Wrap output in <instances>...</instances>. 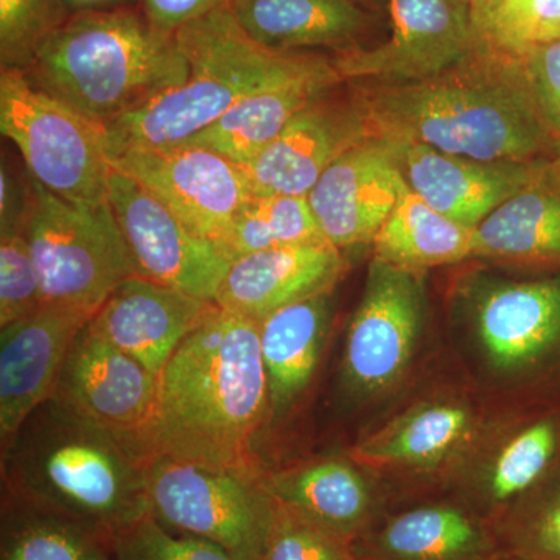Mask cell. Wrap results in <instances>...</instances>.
I'll return each mask as SVG.
<instances>
[{"label":"cell","mask_w":560,"mask_h":560,"mask_svg":"<svg viewBox=\"0 0 560 560\" xmlns=\"http://www.w3.org/2000/svg\"><path fill=\"white\" fill-rule=\"evenodd\" d=\"M270 416L260 324L215 305L165 364L153 418L131 447L142 459L260 474L254 445Z\"/></svg>","instance_id":"1"},{"label":"cell","mask_w":560,"mask_h":560,"mask_svg":"<svg viewBox=\"0 0 560 560\" xmlns=\"http://www.w3.org/2000/svg\"><path fill=\"white\" fill-rule=\"evenodd\" d=\"M374 136L477 161H537L552 149L522 57L481 40L451 69L407 83L349 81Z\"/></svg>","instance_id":"2"},{"label":"cell","mask_w":560,"mask_h":560,"mask_svg":"<svg viewBox=\"0 0 560 560\" xmlns=\"http://www.w3.org/2000/svg\"><path fill=\"white\" fill-rule=\"evenodd\" d=\"M2 497L114 539L150 515L139 453L55 397L2 448Z\"/></svg>","instance_id":"3"},{"label":"cell","mask_w":560,"mask_h":560,"mask_svg":"<svg viewBox=\"0 0 560 560\" xmlns=\"http://www.w3.org/2000/svg\"><path fill=\"white\" fill-rule=\"evenodd\" d=\"M25 72L51 97L106 128L183 84L190 68L176 33L151 24L138 5L70 14Z\"/></svg>","instance_id":"4"},{"label":"cell","mask_w":560,"mask_h":560,"mask_svg":"<svg viewBox=\"0 0 560 560\" xmlns=\"http://www.w3.org/2000/svg\"><path fill=\"white\" fill-rule=\"evenodd\" d=\"M189 77L105 128L109 153L183 145L243 98L305 70L324 55L268 49L250 38L230 2L176 32Z\"/></svg>","instance_id":"5"},{"label":"cell","mask_w":560,"mask_h":560,"mask_svg":"<svg viewBox=\"0 0 560 560\" xmlns=\"http://www.w3.org/2000/svg\"><path fill=\"white\" fill-rule=\"evenodd\" d=\"M31 178L24 232L43 304L97 312L114 289L136 276L130 250L108 202L81 205Z\"/></svg>","instance_id":"6"},{"label":"cell","mask_w":560,"mask_h":560,"mask_svg":"<svg viewBox=\"0 0 560 560\" xmlns=\"http://www.w3.org/2000/svg\"><path fill=\"white\" fill-rule=\"evenodd\" d=\"M0 131L44 189L81 205L108 202L105 128L40 90L25 70H0Z\"/></svg>","instance_id":"7"},{"label":"cell","mask_w":560,"mask_h":560,"mask_svg":"<svg viewBox=\"0 0 560 560\" xmlns=\"http://www.w3.org/2000/svg\"><path fill=\"white\" fill-rule=\"evenodd\" d=\"M150 514L165 528L219 545L237 560H260L278 503L264 474L187 460L143 459Z\"/></svg>","instance_id":"8"},{"label":"cell","mask_w":560,"mask_h":560,"mask_svg":"<svg viewBox=\"0 0 560 560\" xmlns=\"http://www.w3.org/2000/svg\"><path fill=\"white\" fill-rule=\"evenodd\" d=\"M389 35L377 46H353L331 55L349 81L407 83L430 79L466 58L481 39L469 0H388Z\"/></svg>","instance_id":"9"},{"label":"cell","mask_w":560,"mask_h":560,"mask_svg":"<svg viewBox=\"0 0 560 560\" xmlns=\"http://www.w3.org/2000/svg\"><path fill=\"white\" fill-rule=\"evenodd\" d=\"M108 205L127 242L136 276L213 302L231 260L138 180L110 172Z\"/></svg>","instance_id":"10"},{"label":"cell","mask_w":560,"mask_h":560,"mask_svg":"<svg viewBox=\"0 0 560 560\" xmlns=\"http://www.w3.org/2000/svg\"><path fill=\"white\" fill-rule=\"evenodd\" d=\"M109 162L114 171L142 184L195 234L217 245L253 195L241 165L200 147L121 150L109 153Z\"/></svg>","instance_id":"11"},{"label":"cell","mask_w":560,"mask_h":560,"mask_svg":"<svg viewBox=\"0 0 560 560\" xmlns=\"http://www.w3.org/2000/svg\"><path fill=\"white\" fill-rule=\"evenodd\" d=\"M422 275L372 257L346 340V381L357 393H382L410 364L422 327Z\"/></svg>","instance_id":"12"},{"label":"cell","mask_w":560,"mask_h":560,"mask_svg":"<svg viewBox=\"0 0 560 560\" xmlns=\"http://www.w3.org/2000/svg\"><path fill=\"white\" fill-rule=\"evenodd\" d=\"M327 91L302 109L242 172L253 195L307 198L323 173L372 132L352 90Z\"/></svg>","instance_id":"13"},{"label":"cell","mask_w":560,"mask_h":560,"mask_svg":"<svg viewBox=\"0 0 560 560\" xmlns=\"http://www.w3.org/2000/svg\"><path fill=\"white\" fill-rule=\"evenodd\" d=\"M405 184L431 208L477 230L504 201L547 168L537 161H477L442 153L407 139L386 138Z\"/></svg>","instance_id":"14"},{"label":"cell","mask_w":560,"mask_h":560,"mask_svg":"<svg viewBox=\"0 0 560 560\" xmlns=\"http://www.w3.org/2000/svg\"><path fill=\"white\" fill-rule=\"evenodd\" d=\"M160 377L84 327L73 341L51 397L131 442L156 408Z\"/></svg>","instance_id":"15"},{"label":"cell","mask_w":560,"mask_h":560,"mask_svg":"<svg viewBox=\"0 0 560 560\" xmlns=\"http://www.w3.org/2000/svg\"><path fill=\"white\" fill-rule=\"evenodd\" d=\"M95 312L43 304L0 331V447L50 399L73 341Z\"/></svg>","instance_id":"16"},{"label":"cell","mask_w":560,"mask_h":560,"mask_svg":"<svg viewBox=\"0 0 560 560\" xmlns=\"http://www.w3.org/2000/svg\"><path fill=\"white\" fill-rule=\"evenodd\" d=\"M404 186L385 140L370 136L345 151L308 194L320 235L335 248L372 245Z\"/></svg>","instance_id":"17"},{"label":"cell","mask_w":560,"mask_h":560,"mask_svg":"<svg viewBox=\"0 0 560 560\" xmlns=\"http://www.w3.org/2000/svg\"><path fill=\"white\" fill-rule=\"evenodd\" d=\"M213 308V302L131 276L103 302L88 329L160 377L180 341Z\"/></svg>","instance_id":"18"},{"label":"cell","mask_w":560,"mask_h":560,"mask_svg":"<svg viewBox=\"0 0 560 560\" xmlns=\"http://www.w3.org/2000/svg\"><path fill=\"white\" fill-rule=\"evenodd\" d=\"M345 268L341 249L326 241L259 250L232 261L213 304L260 323L293 302L330 293Z\"/></svg>","instance_id":"19"},{"label":"cell","mask_w":560,"mask_h":560,"mask_svg":"<svg viewBox=\"0 0 560 560\" xmlns=\"http://www.w3.org/2000/svg\"><path fill=\"white\" fill-rule=\"evenodd\" d=\"M486 355L500 370L537 366L560 352V276L490 283L475 304Z\"/></svg>","instance_id":"20"},{"label":"cell","mask_w":560,"mask_h":560,"mask_svg":"<svg viewBox=\"0 0 560 560\" xmlns=\"http://www.w3.org/2000/svg\"><path fill=\"white\" fill-rule=\"evenodd\" d=\"M341 83L331 57H326L315 68L243 98L183 145L213 151L243 167L270 147L302 109Z\"/></svg>","instance_id":"21"},{"label":"cell","mask_w":560,"mask_h":560,"mask_svg":"<svg viewBox=\"0 0 560 560\" xmlns=\"http://www.w3.org/2000/svg\"><path fill=\"white\" fill-rule=\"evenodd\" d=\"M357 560H495L499 541L488 523L452 504L400 512L353 541Z\"/></svg>","instance_id":"22"},{"label":"cell","mask_w":560,"mask_h":560,"mask_svg":"<svg viewBox=\"0 0 560 560\" xmlns=\"http://www.w3.org/2000/svg\"><path fill=\"white\" fill-rule=\"evenodd\" d=\"M470 259L530 270L560 268V180L545 168L475 230Z\"/></svg>","instance_id":"23"},{"label":"cell","mask_w":560,"mask_h":560,"mask_svg":"<svg viewBox=\"0 0 560 560\" xmlns=\"http://www.w3.org/2000/svg\"><path fill=\"white\" fill-rule=\"evenodd\" d=\"M272 499L352 547L372 526L374 497L360 471L340 459L264 475Z\"/></svg>","instance_id":"24"},{"label":"cell","mask_w":560,"mask_h":560,"mask_svg":"<svg viewBox=\"0 0 560 560\" xmlns=\"http://www.w3.org/2000/svg\"><path fill=\"white\" fill-rule=\"evenodd\" d=\"M250 38L268 49L304 51L313 47L345 50L371 24L355 0H228Z\"/></svg>","instance_id":"25"},{"label":"cell","mask_w":560,"mask_h":560,"mask_svg":"<svg viewBox=\"0 0 560 560\" xmlns=\"http://www.w3.org/2000/svg\"><path fill=\"white\" fill-rule=\"evenodd\" d=\"M330 312L331 291L293 302L260 320V352L271 416L282 415L311 383Z\"/></svg>","instance_id":"26"},{"label":"cell","mask_w":560,"mask_h":560,"mask_svg":"<svg viewBox=\"0 0 560 560\" xmlns=\"http://www.w3.org/2000/svg\"><path fill=\"white\" fill-rule=\"evenodd\" d=\"M475 230L431 208L401 186L396 208L372 242L374 259L415 272L458 264L471 256Z\"/></svg>","instance_id":"27"},{"label":"cell","mask_w":560,"mask_h":560,"mask_svg":"<svg viewBox=\"0 0 560 560\" xmlns=\"http://www.w3.org/2000/svg\"><path fill=\"white\" fill-rule=\"evenodd\" d=\"M0 560H120L117 539L2 497Z\"/></svg>","instance_id":"28"},{"label":"cell","mask_w":560,"mask_h":560,"mask_svg":"<svg viewBox=\"0 0 560 560\" xmlns=\"http://www.w3.org/2000/svg\"><path fill=\"white\" fill-rule=\"evenodd\" d=\"M471 415L452 401L423 405L374 434L353 452L371 467H430L469 438Z\"/></svg>","instance_id":"29"},{"label":"cell","mask_w":560,"mask_h":560,"mask_svg":"<svg viewBox=\"0 0 560 560\" xmlns=\"http://www.w3.org/2000/svg\"><path fill=\"white\" fill-rule=\"evenodd\" d=\"M320 241L326 238L320 235L307 198L250 195L219 246L232 264L259 250Z\"/></svg>","instance_id":"30"},{"label":"cell","mask_w":560,"mask_h":560,"mask_svg":"<svg viewBox=\"0 0 560 560\" xmlns=\"http://www.w3.org/2000/svg\"><path fill=\"white\" fill-rule=\"evenodd\" d=\"M559 455L560 416L534 420L497 456L488 485L490 500L506 503L526 495L544 480Z\"/></svg>","instance_id":"31"},{"label":"cell","mask_w":560,"mask_h":560,"mask_svg":"<svg viewBox=\"0 0 560 560\" xmlns=\"http://www.w3.org/2000/svg\"><path fill=\"white\" fill-rule=\"evenodd\" d=\"M70 13L62 0H0V68L27 70Z\"/></svg>","instance_id":"32"},{"label":"cell","mask_w":560,"mask_h":560,"mask_svg":"<svg viewBox=\"0 0 560 560\" xmlns=\"http://www.w3.org/2000/svg\"><path fill=\"white\" fill-rule=\"evenodd\" d=\"M43 305L38 272L24 232L0 230V329Z\"/></svg>","instance_id":"33"},{"label":"cell","mask_w":560,"mask_h":560,"mask_svg":"<svg viewBox=\"0 0 560 560\" xmlns=\"http://www.w3.org/2000/svg\"><path fill=\"white\" fill-rule=\"evenodd\" d=\"M120 560H237L219 545L176 533L147 515L117 539Z\"/></svg>","instance_id":"34"},{"label":"cell","mask_w":560,"mask_h":560,"mask_svg":"<svg viewBox=\"0 0 560 560\" xmlns=\"http://www.w3.org/2000/svg\"><path fill=\"white\" fill-rule=\"evenodd\" d=\"M278 503V501H276ZM260 560H357L352 547L278 503Z\"/></svg>","instance_id":"35"},{"label":"cell","mask_w":560,"mask_h":560,"mask_svg":"<svg viewBox=\"0 0 560 560\" xmlns=\"http://www.w3.org/2000/svg\"><path fill=\"white\" fill-rule=\"evenodd\" d=\"M510 548L501 555L517 560H560V501L547 488L528 501L510 523Z\"/></svg>","instance_id":"36"},{"label":"cell","mask_w":560,"mask_h":560,"mask_svg":"<svg viewBox=\"0 0 560 560\" xmlns=\"http://www.w3.org/2000/svg\"><path fill=\"white\" fill-rule=\"evenodd\" d=\"M559 38L560 0H525L482 40L514 54H523L530 47Z\"/></svg>","instance_id":"37"},{"label":"cell","mask_w":560,"mask_h":560,"mask_svg":"<svg viewBox=\"0 0 560 560\" xmlns=\"http://www.w3.org/2000/svg\"><path fill=\"white\" fill-rule=\"evenodd\" d=\"M530 94L552 140H560V38L518 54Z\"/></svg>","instance_id":"38"},{"label":"cell","mask_w":560,"mask_h":560,"mask_svg":"<svg viewBox=\"0 0 560 560\" xmlns=\"http://www.w3.org/2000/svg\"><path fill=\"white\" fill-rule=\"evenodd\" d=\"M228 0H140L139 7L151 24L176 33L189 22L224 5Z\"/></svg>","instance_id":"39"},{"label":"cell","mask_w":560,"mask_h":560,"mask_svg":"<svg viewBox=\"0 0 560 560\" xmlns=\"http://www.w3.org/2000/svg\"><path fill=\"white\" fill-rule=\"evenodd\" d=\"M525 0H469L471 22L478 38L486 39L497 24Z\"/></svg>","instance_id":"40"},{"label":"cell","mask_w":560,"mask_h":560,"mask_svg":"<svg viewBox=\"0 0 560 560\" xmlns=\"http://www.w3.org/2000/svg\"><path fill=\"white\" fill-rule=\"evenodd\" d=\"M140 0H62L70 14L138 7Z\"/></svg>","instance_id":"41"},{"label":"cell","mask_w":560,"mask_h":560,"mask_svg":"<svg viewBox=\"0 0 560 560\" xmlns=\"http://www.w3.org/2000/svg\"><path fill=\"white\" fill-rule=\"evenodd\" d=\"M548 171L556 179L560 180V140L552 143V149L548 154Z\"/></svg>","instance_id":"42"},{"label":"cell","mask_w":560,"mask_h":560,"mask_svg":"<svg viewBox=\"0 0 560 560\" xmlns=\"http://www.w3.org/2000/svg\"><path fill=\"white\" fill-rule=\"evenodd\" d=\"M495 560H517V559H512V558H510V556L501 555V552H500L499 558H497Z\"/></svg>","instance_id":"43"},{"label":"cell","mask_w":560,"mask_h":560,"mask_svg":"<svg viewBox=\"0 0 560 560\" xmlns=\"http://www.w3.org/2000/svg\"><path fill=\"white\" fill-rule=\"evenodd\" d=\"M355 2H371V0H355Z\"/></svg>","instance_id":"44"}]
</instances>
